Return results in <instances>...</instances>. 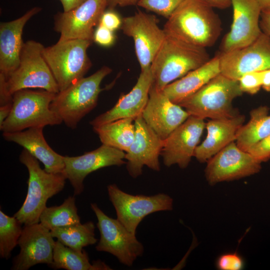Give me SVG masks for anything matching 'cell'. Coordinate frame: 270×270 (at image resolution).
Wrapping results in <instances>:
<instances>
[{
	"label": "cell",
	"instance_id": "cell-29",
	"mask_svg": "<svg viewBox=\"0 0 270 270\" xmlns=\"http://www.w3.org/2000/svg\"><path fill=\"white\" fill-rule=\"evenodd\" d=\"M95 226L92 222L56 228L50 230L52 236L64 245L76 250L97 242Z\"/></svg>",
	"mask_w": 270,
	"mask_h": 270
},
{
	"label": "cell",
	"instance_id": "cell-28",
	"mask_svg": "<svg viewBox=\"0 0 270 270\" xmlns=\"http://www.w3.org/2000/svg\"><path fill=\"white\" fill-rule=\"evenodd\" d=\"M54 269L66 270H100L111 268L100 260L90 264L87 252L84 250H76L68 247L60 241L55 242L53 252V262L50 266Z\"/></svg>",
	"mask_w": 270,
	"mask_h": 270
},
{
	"label": "cell",
	"instance_id": "cell-42",
	"mask_svg": "<svg viewBox=\"0 0 270 270\" xmlns=\"http://www.w3.org/2000/svg\"><path fill=\"white\" fill-rule=\"evenodd\" d=\"M62 4L63 11H69L84 3L86 0H58Z\"/></svg>",
	"mask_w": 270,
	"mask_h": 270
},
{
	"label": "cell",
	"instance_id": "cell-20",
	"mask_svg": "<svg viewBox=\"0 0 270 270\" xmlns=\"http://www.w3.org/2000/svg\"><path fill=\"white\" fill-rule=\"evenodd\" d=\"M142 116L146 123L162 140L190 116L179 104L172 102L152 84L149 98Z\"/></svg>",
	"mask_w": 270,
	"mask_h": 270
},
{
	"label": "cell",
	"instance_id": "cell-41",
	"mask_svg": "<svg viewBox=\"0 0 270 270\" xmlns=\"http://www.w3.org/2000/svg\"><path fill=\"white\" fill-rule=\"evenodd\" d=\"M139 0H106L108 6L114 8L116 6H126L137 4Z\"/></svg>",
	"mask_w": 270,
	"mask_h": 270
},
{
	"label": "cell",
	"instance_id": "cell-39",
	"mask_svg": "<svg viewBox=\"0 0 270 270\" xmlns=\"http://www.w3.org/2000/svg\"><path fill=\"white\" fill-rule=\"evenodd\" d=\"M260 25L262 32L270 36V8L262 10Z\"/></svg>",
	"mask_w": 270,
	"mask_h": 270
},
{
	"label": "cell",
	"instance_id": "cell-27",
	"mask_svg": "<svg viewBox=\"0 0 270 270\" xmlns=\"http://www.w3.org/2000/svg\"><path fill=\"white\" fill-rule=\"evenodd\" d=\"M134 120L131 118L120 119L93 127L102 144L128 152L135 136Z\"/></svg>",
	"mask_w": 270,
	"mask_h": 270
},
{
	"label": "cell",
	"instance_id": "cell-32",
	"mask_svg": "<svg viewBox=\"0 0 270 270\" xmlns=\"http://www.w3.org/2000/svg\"><path fill=\"white\" fill-rule=\"evenodd\" d=\"M183 0H139L137 5L167 19Z\"/></svg>",
	"mask_w": 270,
	"mask_h": 270
},
{
	"label": "cell",
	"instance_id": "cell-12",
	"mask_svg": "<svg viewBox=\"0 0 270 270\" xmlns=\"http://www.w3.org/2000/svg\"><path fill=\"white\" fill-rule=\"evenodd\" d=\"M261 163L232 142L207 162L206 180L211 185L240 179L260 172Z\"/></svg>",
	"mask_w": 270,
	"mask_h": 270
},
{
	"label": "cell",
	"instance_id": "cell-14",
	"mask_svg": "<svg viewBox=\"0 0 270 270\" xmlns=\"http://www.w3.org/2000/svg\"><path fill=\"white\" fill-rule=\"evenodd\" d=\"M108 6L106 0H86L68 12L54 16V30L60 39H82L93 42L94 28Z\"/></svg>",
	"mask_w": 270,
	"mask_h": 270
},
{
	"label": "cell",
	"instance_id": "cell-9",
	"mask_svg": "<svg viewBox=\"0 0 270 270\" xmlns=\"http://www.w3.org/2000/svg\"><path fill=\"white\" fill-rule=\"evenodd\" d=\"M90 207L98 220L96 226L100 239L96 246L99 252H108L116 256L122 264L130 266L144 251L142 244L134 234L116 218L109 217L95 203Z\"/></svg>",
	"mask_w": 270,
	"mask_h": 270
},
{
	"label": "cell",
	"instance_id": "cell-36",
	"mask_svg": "<svg viewBox=\"0 0 270 270\" xmlns=\"http://www.w3.org/2000/svg\"><path fill=\"white\" fill-rule=\"evenodd\" d=\"M115 40L114 32L100 24L97 26L94 33V42L100 46L109 47L114 44Z\"/></svg>",
	"mask_w": 270,
	"mask_h": 270
},
{
	"label": "cell",
	"instance_id": "cell-6",
	"mask_svg": "<svg viewBox=\"0 0 270 270\" xmlns=\"http://www.w3.org/2000/svg\"><path fill=\"white\" fill-rule=\"evenodd\" d=\"M56 94L46 90L22 89L12 94L11 112L0 127L3 132L60 124V118L50 108Z\"/></svg>",
	"mask_w": 270,
	"mask_h": 270
},
{
	"label": "cell",
	"instance_id": "cell-22",
	"mask_svg": "<svg viewBox=\"0 0 270 270\" xmlns=\"http://www.w3.org/2000/svg\"><path fill=\"white\" fill-rule=\"evenodd\" d=\"M42 10L34 6L20 17L0 24V73L7 78L18 67L24 42L22 36L27 22Z\"/></svg>",
	"mask_w": 270,
	"mask_h": 270
},
{
	"label": "cell",
	"instance_id": "cell-10",
	"mask_svg": "<svg viewBox=\"0 0 270 270\" xmlns=\"http://www.w3.org/2000/svg\"><path fill=\"white\" fill-rule=\"evenodd\" d=\"M107 189L117 219L134 234L140 222L148 215L172 209V198L166 194L132 195L122 190L116 184L108 185Z\"/></svg>",
	"mask_w": 270,
	"mask_h": 270
},
{
	"label": "cell",
	"instance_id": "cell-19",
	"mask_svg": "<svg viewBox=\"0 0 270 270\" xmlns=\"http://www.w3.org/2000/svg\"><path fill=\"white\" fill-rule=\"evenodd\" d=\"M50 230L40 222L24 225L18 242L20 252L13 260L12 270H27L40 264L53 262L55 242Z\"/></svg>",
	"mask_w": 270,
	"mask_h": 270
},
{
	"label": "cell",
	"instance_id": "cell-38",
	"mask_svg": "<svg viewBox=\"0 0 270 270\" xmlns=\"http://www.w3.org/2000/svg\"><path fill=\"white\" fill-rule=\"evenodd\" d=\"M6 82V76L0 73V106L12 102V94L9 92Z\"/></svg>",
	"mask_w": 270,
	"mask_h": 270
},
{
	"label": "cell",
	"instance_id": "cell-24",
	"mask_svg": "<svg viewBox=\"0 0 270 270\" xmlns=\"http://www.w3.org/2000/svg\"><path fill=\"white\" fill-rule=\"evenodd\" d=\"M42 127L31 128L21 131L3 132L4 138L22 146L42 162L50 173H63L64 156L54 150L46 142Z\"/></svg>",
	"mask_w": 270,
	"mask_h": 270
},
{
	"label": "cell",
	"instance_id": "cell-8",
	"mask_svg": "<svg viewBox=\"0 0 270 270\" xmlns=\"http://www.w3.org/2000/svg\"><path fill=\"white\" fill-rule=\"evenodd\" d=\"M40 42H24L16 68L6 78V87L13 94L22 89L40 88L57 94L60 92L54 78L44 60Z\"/></svg>",
	"mask_w": 270,
	"mask_h": 270
},
{
	"label": "cell",
	"instance_id": "cell-13",
	"mask_svg": "<svg viewBox=\"0 0 270 270\" xmlns=\"http://www.w3.org/2000/svg\"><path fill=\"white\" fill-rule=\"evenodd\" d=\"M220 74L238 80L244 74L270 68V36L262 32L250 44L226 53L218 52Z\"/></svg>",
	"mask_w": 270,
	"mask_h": 270
},
{
	"label": "cell",
	"instance_id": "cell-31",
	"mask_svg": "<svg viewBox=\"0 0 270 270\" xmlns=\"http://www.w3.org/2000/svg\"><path fill=\"white\" fill-rule=\"evenodd\" d=\"M22 224L14 216H10L0 210V256L8 260L12 250L18 244Z\"/></svg>",
	"mask_w": 270,
	"mask_h": 270
},
{
	"label": "cell",
	"instance_id": "cell-18",
	"mask_svg": "<svg viewBox=\"0 0 270 270\" xmlns=\"http://www.w3.org/2000/svg\"><path fill=\"white\" fill-rule=\"evenodd\" d=\"M206 123L204 120L190 116L164 140L161 155L164 164H177L186 168L200 142Z\"/></svg>",
	"mask_w": 270,
	"mask_h": 270
},
{
	"label": "cell",
	"instance_id": "cell-35",
	"mask_svg": "<svg viewBox=\"0 0 270 270\" xmlns=\"http://www.w3.org/2000/svg\"><path fill=\"white\" fill-rule=\"evenodd\" d=\"M247 152L261 164L268 160L270 159V134L252 146Z\"/></svg>",
	"mask_w": 270,
	"mask_h": 270
},
{
	"label": "cell",
	"instance_id": "cell-26",
	"mask_svg": "<svg viewBox=\"0 0 270 270\" xmlns=\"http://www.w3.org/2000/svg\"><path fill=\"white\" fill-rule=\"evenodd\" d=\"M270 134L269 108L262 106L250 112V120L238 130L236 144L242 150L247 152L254 144Z\"/></svg>",
	"mask_w": 270,
	"mask_h": 270
},
{
	"label": "cell",
	"instance_id": "cell-37",
	"mask_svg": "<svg viewBox=\"0 0 270 270\" xmlns=\"http://www.w3.org/2000/svg\"><path fill=\"white\" fill-rule=\"evenodd\" d=\"M113 9L109 8L108 10H104L100 17L99 24L114 32L120 29L122 19Z\"/></svg>",
	"mask_w": 270,
	"mask_h": 270
},
{
	"label": "cell",
	"instance_id": "cell-23",
	"mask_svg": "<svg viewBox=\"0 0 270 270\" xmlns=\"http://www.w3.org/2000/svg\"><path fill=\"white\" fill-rule=\"evenodd\" d=\"M244 115L211 119L206 123L207 134L205 140L198 145L194 156L200 162H207L214 154L234 142L238 130L244 124Z\"/></svg>",
	"mask_w": 270,
	"mask_h": 270
},
{
	"label": "cell",
	"instance_id": "cell-5",
	"mask_svg": "<svg viewBox=\"0 0 270 270\" xmlns=\"http://www.w3.org/2000/svg\"><path fill=\"white\" fill-rule=\"evenodd\" d=\"M242 93L238 80L220 73L178 104L190 116L204 120L230 117L237 114L232 101Z\"/></svg>",
	"mask_w": 270,
	"mask_h": 270
},
{
	"label": "cell",
	"instance_id": "cell-2",
	"mask_svg": "<svg viewBox=\"0 0 270 270\" xmlns=\"http://www.w3.org/2000/svg\"><path fill=\"white\" fill-rule=\"evenodd\" d=\"M210 60L206 48L167 36L151 65L152 84L162 90L167 85Z\"/></svg>",
	"mask_w": 270,
	"mask_h": 270
},
{
	"label": "cell",
	"instance_id": "cell-33",
	"mask_svg": "<svg viewBox=\"0 0 270 270\" xmlns=\"http://www.w3.org/2000/svg\"><path fill=\"white\" fill-rule=\"evenodd\" d=\"M262 72L246 73L238 80L240 88L243 92L254 94L259 92L262 84Z\"/></svg>",
	"mask_w": 270,
	"mask_h": 270
},
{
	"label": "cell",
	"instance_id": "cell-3",
	"mask_svg": "<svg viewBox=\"0 0 270 270\" xmlns=\"http://www.w3.org/2000/svg\"><path fill=\"white\" fill-rule=\"evenodd\" d=\"M20 160L28 170V188L24 204L14 216L24 225L39 223L48 199L63 190L66 178L64 172L50 173L42 169L38 160L24 148Z\"/></svg>",
	"mask_w": 270,
	"mask_h": 270
},
{
	"label": "cell",
	"instance_id": "cell-15",
	"mask_svg": "<svg viewBox=\"0 0 270 270\" xmlns=\"http://www.w3.org/2000/svg\"><path fill=\"white\" fill-rule=\"evenodd\" d=\"M233 20L223 38L221 53L242 48L254 41L262 32L260 25L262 8L256 0H231Z\"/></svg>",
	"mask_w": 270,
	"mask_h": 270
},
{
	"label": "cell",
	"instance_id": "cell-43",
	"mask_svg": "<svg viewBox=\"0 0 270 270\" xmlns=\"http://www.w3.org/2000/svg\"><path fill=\"white\" fill-rule=\"evenodd\" d=\"M12 106V102L0 106V127L9 116Z\"/></svg>",
	"mask_w": 270,
	"mask_h": 270
},
{
	"label": "cell",
	"instance_id": "cell-34",
	"mask_svg": "<svg viewBox=\"0 0 270 270\" xmlns=\"http://www.w3.org/2000/svg\"><path fill=\"white\" fill-rule=\"evenodd\" d=\"M244 266L242 257L236 252L224 253L216 262V266L220 270H240Z\"/></svg>",
	"mask_w": 270,
	"mask_h": 270
},
{
	"label": "cell",
	"instance_id": "cell-45",
	"mask_svg": "<svg viewBox=\"0 0 270 270\" xmlns=\"http://www.w3.org/2000/svg\"><path fill=\"white\" fill-rule=\"evenodd\" d=\"M262 10L270 8V0H256Z\"/></svg>",
	"mask_w": 270,
	"mask_h": 270
},
{
	"label": "cell",
	"instance_id": "cell-44",
	"mask_svg": "<svg viewBox=\"0 0 270 270\" xmlns=\"http://www.w3.org/2000/svg\"><path fill=\"white\" fill-rule=\"evenodd\" d=\"M262 88L270 92V68L262 72Z\"/></svg>",
	"mask_w": 270,
	"mask_h": 270
},
{
	"label": "cell",
	"instance_id": "cell-21",
	"mask_svg": "<svg viewBox=\"0 0 270 270\" xmlns=\"http://www.w3.org/2000/svg\"><path fill=\"white\" fill-rule=\"evenodd\" d=\"M150 67L141 71L136 83L129 92L122 95L111 109L90 122L92 127L122 118H131L134 120L142 115L148 102L153 82Z\"/></svg>",
	"mask_w": 270,
	"mask_h": 270
},
{
	"label": "cell",
	"instance_id": "cell-25",
	"mask_svg": "<svg viewBox=\"0 0 270 270\" xmlns=\"http://www.w3.org/2000/svg\"><path fill=\"white\" fill-rule=\"evenodd\" d=\"M220 73V58L217 54L202 66L167 85L162 92L172 102L178 104Z\"/></svg>",
	"mask_w": 270,
	"mask_h": 270
},
{
	"label": "cell",
	"instance_id": "cell-17",
	"mask_svg": "<svg viewBox=\"0 0 270 270\" xmlns=\"http://www.w3.org/2000/svg\"><path fill=\"white\" fill-rule=\"evenodd\" d=\"M125 155L122 150L102 144L81 156H64V174L70 182L74 195L82 192L84 180L88 174L103 168L124 164Z\"/></svg>",
	"mask_w": 270,
	"mask_h": 270
},
{
	"label": "cell",
	"instance_id": "cell-40",
	"mask_svg": "<svg viewBox=\"0 0 270 270\" xmlns=\"http://www.w3.org/2000/svg\"><path fill=\"white\" fill-rule=\"evenodd\" d=\"M211 8L224 9L231 6V0H197Z\"/></svg>",
	"mask_w": 270,
	"mask_h": 270
},
{
	"label": "cell",
	"instance_id": "cell-1",
	"mask_svg": "<svg viewBox=\"0 0 270 270\" xmlns=\"http://www.w3.org/2000/svg\"><path fill=\"white\" fill-rule=\"evenodd\" d=\"M163 30L167 36L206 48L216 42L222 24L212 8L197 0H183L168 18Z\"/></svg>",
	"mask_w": 270,
	"mask_h": 270
},
{
	"label": "cell",
	"instance_id": "cell-11",
	"mask_svg": "<svg viewBox=\"0 0 270 270\" xmlns=\"http://www.w3.org/2000/svg\"><path fill=\"white\" fill-rule=\"evenodd\" d=\"M120 29L133 39L141 71L150 67L166 36L156 16L138 11L122 18Z\"/></svg>",
	"mask_w": 270,
	"mask_h": 270
},
{
	"label": "cell",
	"instance_id": "cell-30",
	"mask_svg": "<svg viewBox=\"0 0 270 270\" xmlns=\"http://www.w3.org/2000/svg\"><path fill=\"white\" fill-rule=\"evenodd\" d=\"M40 223L50 230L80 223L74 196H68L58 206L46 207L40 214Z\"/></svg>",
	"mask_w": 270,
	"mask_h": 270
},
{
	"label": "cell",
	"instance_id": "cell-4",
	"mask_svg": "<svg viewBox=\"0 0 270 270\" xmlns=\"http://www.w3.org/2000/svg\"><path fill=\"white\" fill-rule=\"evenodd\" d=\"M103 66L88 77H84L66 89L56 94L50 108L68 128H76L80 120L96 106L103 90L100 84L112 72Z\"/></svg>",
	"mask_w": 270,
	"mask_h": 270
},
{
	"label": "cell",
	"instance_id": "cell-7",
	"mask_svg": "<svg viewBox=\"0 0 270 270\" xmlns=\"http://www.w3.org/2000/svg\"><path fill=\"white\" fill-rule=\"evenodd\" d=\"M92 41L62 40L44 47L42 54L62 91L84 77L92 66L87 50Z\"/></svg>",
	"mask_w": 270,
	"mask_h": 270
},
{
	"label": "cell",
	"instance_id": "cell-16",
	"mask_svg": "<svg viewBox=\"0 0 270 270\" xmlns=\"http://www.w3.org/2000/svg\"><path fill=\"white\" fill-rule=\"evenodd\" d=\"M135 136L129 150L125 155L129 174L136 178L142 174L144 166L158 172L159 156L164 146V140L146 123L142 115L134 120Z\"/></svg>",
	"mask_w": 270,
	"mask_h": 270
}]
</instances>
